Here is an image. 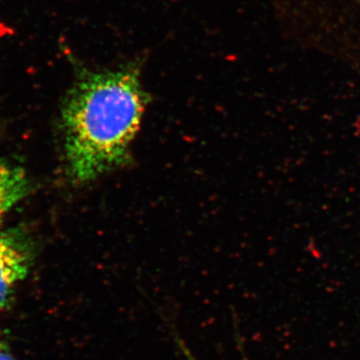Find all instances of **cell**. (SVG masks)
Returning <instances> with one entry per match:
<instances>
[{"label": "cell", "instance_id": "obj_4", "mask_svg": "<svg viewBox=\"0 0 360 360\" xmlns=\"http://www.w3.org/2000/svg\"><path fill=\"white\" fill-rule=\"evenodd\" d=\"M0 360H14L8 349L4 347V343L0 341Z\"/></svg>", "mask_w": 360, "mask_h": 360}, {"label": "cell", "instance_id": "obj_1", "mask_svg": "<svg viewBox=\"0 0 360 360\" xmlns=\"http://www.w3.org/2000/svg\"><path fill=\"white\" fill-rule=\"evenodd\" d=\"M146 103L135 68L80 77L61 111L66 167L73 181L86 184L127 162Z\"/></svg>", "mask_w": 360, "mask_h": 360}, {"label": "cell", "instance_id": "obj_3", "mask_svg": "<svg viewBox=\"0 0 360 360\" xmlns=\"http://www.w3.org/2000/svg\"><path fill=\"white\" fill-rule=\"evenodd\" d=\"M28 187L30 184L22 168L0 162V225L9 210L27 194Z\"/></svg>", "mask_w": 360, "mask_h": 360}, {"label": "cell", "instance_id": "obj_2", "mask_svg": "<svg viewBox=\"0 0 360 360\" xmlns=\"http://www.w3.org/2000/svg\"><path fill=\"white\" fill-rule=\"evenodd\" d=\"M32 265L30 251L14 236H0V309L11 302L16 285L27 276Z\"/></svg>", "mask_w": 360, "mask_h": 360}]
</instances>
